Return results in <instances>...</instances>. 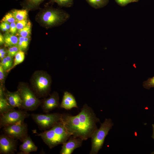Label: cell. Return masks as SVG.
I'll return each instance as SVG.
<instances>
[{"instance_id": "obj_31", "label": "cell", "mask_w": 154, "mask_h": 154, "mask_svg": "<svg viewBox=\"0 0 154 154\" xmlns=\"http://www.w3.org/2000/svg\"><path fill=\"white\" fill-rule=\"evenodd\" d=\"M17 30L16 22L11 23L10 29L9 30L11 33L14 35L17 33Z\"/></svg>"}, {"instance_id": "obj_25", "label": "cell", "mask_w": 154, "mask_h": 154, "mask_svg": "<svg viewBox=\"0 0 154 154\" xmlns=\"http://www.w3.org/2000/svg\"><path fill=\"white\" fill-rule=\"evenodd\" d=\"M1 22H6L11 23L16 22V21L12 12L8 13L2 18Z\"/></svg>"}, {"instance_id": "obj_37", "label": "cell", "mask_w": 154, "mask_h": 154, "mask_svg": "<svg viewBox=\"0 0 154 154\" xmlns=\"http://www.w3.org/2000/svg\"><path fill=\"white\" fill-rule=\"evenodd\" d=\"M152 127L153 129V134L152 136V138L154 139V124H152Z\"/></svg>"}, {"instance_id": "obj_22", "label": "cell", "mask_w": 154, "mask_h": 154, "mask_svg": "<svg viewBox=\"0 0 154 154\" xmlns=\"http://www.w3.org/2000/svg\"><path fill=\"white\" fill-rule=\"evenodd\" d=\"M92 7L98 9L106 5L108 0H86Z\"/></svg>"}, {"instance_id": "obj_14", "label": "cell", "mask_w": 154, "mask_h": 154, "mask_svg": "<svg viewBox=\"0 0 154 154\" xmlns=\"http://www.w3.org/2000/svg\"><path fill=\"white\" fill-rule=\"evenodd\" d=\"M60 107L66 110H70L73 108H78L75 97L72 94L67 91L64 92Z\"/></svg>"}, {"instance_id": "obj_33", "label": "cell", "mask_w": 154, "mask_h": 154, "mask_svg": "<svg viewBox=\"0 0 154 154\" xmlns=\"http://www.w3.org/2000/svg\"><path fill=\"white\" fill-rule=\"evenodd\" d=\"M7 52L4 48H1L0 49V58L1 60L3 58L5 57L6 54Z\"/></svg>"}, {"instance_id": "obj_28", "label": "cell", "mask_w": 154, "mask_h": 154, "mask_svg": "<svg viewBox=\"0 0 154 154\" xmlns=\"http://www.w3.org/2000/svg\"><path fill=\"white\" fill-rule=\"evenodd\" d=\"M44 0H27L26 4L30 7H33L38 6Z\"/></svg>"}, {"instance_id": "obj_1", "label": "cell", "mask_w": 154, "mask_h": 154, "mask_svg": "<svg viewBox=\"0 0 154 154\" xmlns=\"http://www.w3.org/2000/svg\"><path fill=\"white\" fill-rule=\"evenodd\" d=\"M61 121L71 136L84 141L91 137L98 129L97 123L100 120L92 108L85 104L76 115L62 114Z\"/></svg>"}, {"instance_id": "obj_3", "label": "cell", "mask_w": 154, "mask_h": 154, "mask_svg": "<svg viewBox=\"0 0 154 154\" xmlns=\"http://www.w3.org/2000/svg\"><path fill=\"white\" fill-rule=\"evenodd\" d=\"M114 125L110 119L106 118L101 123L100 127L93 133L91 139L90 154H97L102 148L106 137Z\"/></svg>"}, {"instance_id": "obj_30", "label": "cell", "mask_w": 154, "mask_h": 154, "mask_svg": "<svg viewBox=\"0 0 154 154\" xmlns=\"http://www.w3.org/2000/svg\"><path fill=\"white\" fill-rule=\"evenodd\" d=\"M116 2L119 5L122 6H124L128 4L135 2L134 0H115Z\"/></svg>"}, {"instance_id": "obj_6", "label": "cell", "mask_w": 154, "mask_h": 154, "mask_svg": "<svg viewBox=\"0 0 154 154\" xmlns=\"http://www.w3.org/2000/svg\"><path fill=\"white\" fill-rule=\"evenodd\" d=\"M62 114L53 113L46 114H34L31 117L39 127L45 130L51 128L61 120Z\"/></svg>"}, {"instance_id": "obj_29", "label": "cell", "mask_w": 154, "mask_h": 154, "mask_svg": "<svg viewBox=\"0 0 154 154\" xmlns=\"http://www.w3.org/2000/svg\"><path fill=\"white\" fill-rule=\"evenodd\" d=\"M29 21L27 19L16 21V25L18 30L24 28L27 24Z\"/></svg>"}, {"instance_id": "obj_35", "label": "cell", "mask_w": 154, "mask_h": 154, "mask_svg": "<svg viewBox=\"0 0 154 154\" xmlns=\"http://www.w3.org/2000/svg\"><path fill=\"white\" fill-rule=\"evenodd\" d=\"M4 43V36L0 33V44L1 45Z\"/></svg>"}, {"instance_id": "obj_26", "label": "cell", "mask_w": 154, "mask_h": 154, "mask_svg": "<svg viewBox=\"0 0 154 154\" xmlns=\"http://www.w3.org/2000/svg\"><path fill=\"white\" fill-rule=\"evenodd\" d=\"M143 86L145 88L147 89L154 88V76L152 78H149L147 80L144 81Z\"/></svg>"}, {"instance_id": "obj_7", "label": "cell", "mask_w": 154, "mask_h": 154, "mask_svg": "<svg viewBox=\"0 0 154 154\" xmlns=\"http://www.w3.org/2000/svg\"><path fill=\"white\" fill-rule=\"evenodd\" d=\"M0 115L1 128L10 125L23 123L25 119L29 116V114L25 111L13 109Z\"/></svg>"}, {"instance_id": "obj_8", "label": "cell", "mask_w": 154, "mask_h": 154, "mask_svg": "<svg viewBox=\"0 0 154 154\" xmlns=\"http://www.w3.org/2000/svg\"><path fill=\"white\" fill-rule=\"evenodd\" d=\"M69 16V15L66 13L57 9H50L42 14L41 19L46 25L52 26L65 21Z\"/></svg>"}, {"instance_id": "obj_11", "label": "cell", "mask_w": 154, "mask_h": 154, "mask_svg": "<svg viewBox=\"0 0 154 154\" xmlns=\"http://www.w3.org/2000/svg\"><path fill=\"white\" fill-rule=\"evenodd\" d=\"M82 139L72 136L62 144L60 154H71L76 149L81 147L83 141Z\"/></svg>"}, {"instance_id": "obj_19", "label": "cell", "mask_w": 154, "mask_h": 154, "mask_svg": "<svg viewBox=\"0 0 154 154\" xmlns=\"http://www.w3.org/2000/svg\"><path fill=\"white\" fill-rule=\"evenodd\" d=\"M14 109L8 103L5 97H0V114Z\"/></svg>"}, {"instance_id": "obj_5", "label": "cell", "mask_w": 154, "mask_h": 154, "mask_svg": "<svg viewBox=\"0 0 154 154\" xmlns=\"http://www.w3.org/2000/svg\"><path fill=\"white\" fill-rule=\"evenodd\" d=\"M18 91L22 101V108L26 110L33 111L40 105V100L28 87L24 86H21Z\"/></svg>"}, {"instance_id": "obj_38", "label": "cell", "mask_w": 154, "mask_h": 154, "mask_svg": "<svg viewBox=\"0 0 154 154\" xmlns=\"http://www.w3.org/2000/svg\"><path fill=\"white\" fill-rule=\"evenodd\" d=\"M135 1H137V0H134Z\"/></svg>"}, {"instance_id": "obj_27", "label": "cell", "mask_w": 154, "mask_h": 154, "mask_svg": "<svg viewBox=\"0 0 154 154\" xmlns=\"http://www.w3.org/2000/svg\"><path fill=\"white\" fill-rule=\"evenodd\" d=\"M19 50H20L17 46L10 47L7 52L8 55L13 57L15 56Z\"/></svg>"}, {"instance_id": "obj_10", "label": "cell", "mask_w": 154, "mask_h": 154, "mask_svg": "<svg viewBox=\"0 0 154 154\" xmlns=\"http://www.w3.org/2000/svg\"><path fill=\"white\" fill-rule=\"evenodd\" d=\"M16 139L4 134L0 137V153L11 154L16 151Z\"/></svg>"}, {"instance_id": "obj_9", "label": "cell", "mask_w": 154, "mask_h": 154, "mask_svg": "<svg viewBox=\"0 0 154 154\" xmlns=\"http://www.w3.org/2000/svg\"><path fill=\"white\" fill-rule=\"evenodd\" d=\"M2 130L4 134L21 142L28 136L27 126L24 122L4 126Z\"/></svg>"}, {"instance_id": "obj_39", "label": "cell", "mask_w": 154, "mask_h": 154, "mask_svg": "<svg viewBox=\"0 0 154 154\" xmlns=\"http://www.w3.org/2000/svg\"></svg>"}, {"instance_id": "obj_2", "label": "cell", "mask_w": 154, "mask_h": 154, "mask_svg": "<svg viewBox=\"0 0 154 154\" xmlns=\"http://www.w3.org/2000/svg\"><path fill=\"white\" fill-rule=\"evenodd\" d=\"M50 149L66 141L71 136L61 120L51 128L37 134Z\"/></svg>"}, {"instance_id": "obj_16", "label": "cell", "mask_w": 154, "mask_h": 154, "mask_svg": "<svg viewBox=\"0 0 154 154\" xmlns=\"http://www.w3.org/2000/svg\"><path fill=\"white\" fill-rule=\"evenodd\" d=\"M4 46L5 47L17 46L19 38L17 36L7 32L4 34Z\"/></svg>"}, {"instance_id": "obj_32", "label": "cell", "mask_w": 154, "mask_h": 154, "mask_svg": "<svg viewBox=\"0 0 154 154\" xmlns=\"http://www.w3.org/2000/svg\"><path fill=\"white\" fill-rule=\"evenodd\" d=\"M5 71L3 69L2 66L0 65V80L2 82L4 79Z\"/></svg>"}, {"instance_id": "obj_24", "label": "cell", "mask_w": 154, "mask_h": 154, "mask_svg": "<svg viewBox=\"0 0 154 154\" xmlns=\"http://www.w3.org/2000/svg\"><path fill=\"white\" fill-rule=\"evenodd\" d=\"M53 1L60 6L70 7L73 3V0H53Z\"/></svg>"}, {"instance_id": "obj_36", "label": "cell", "mask_w": 154, "mask_h": 154, "mask_svg": "<svg viewBox=\"0 0 154 154\" xmlns=\"http://www.w3.org/2000/svg\"><path fill=\"white\" fill-rule=\"evenodd\" d=\"M0 27L1 29L3 31L8 32L6 28L2 25L0 24Z\"/></svg>"}, {"instance_id": "obj_13", "label": "cell", "mask_w": 154, "mask_h": 154, "mask_svg": "<svg viewBox=\"0 0 154 154\" xmlns=\"http://www.w3.org/2000/svg\"><path fill=\"white\" fill-rule=\"evenodd\" d=\"M5 96L8 103L13 108H22V101L18 90L13 92L7 91L5 92Z\"/></svg>"}, {"instance_id": "obj_20", "label": "cell", "mask_w": 154, "mask_h": 154, "mask_svg": "<svg viewBox=\"0 0 154 154\" xmlns=\"http://www.w3.org/2000/svg\"><path fill=\"white\" fill-rule=\"evenodd\" d=\"M31 23L29 21L27 25L23 28L18 30L16 35L23 37H30Z\"/></svg>"}, {"instance_id": "obj_4", "label": "cell", "mask_w": 154, "mask_h": 154, "mask_svg": "<svg viewBox=\"0 0 154 154\" xmlns=\"http://www.w3.org/2000/svg\"><path fill=\"white\" fill-rule=\"evenodd\" d=\"M51 82L50 76L46 73L39 71L34 74L32 83L35 92L38 96H44L48 94Z\"/></svg>"}, {"instance_id": "obj_17", "label": "cell", "mask_w": 154, "mask_h": 154, "mask_svg": "<svg viewBox=\"0 0 154 154\" xmlns=\"http://www.w3.org/2000/svg\"><path fill=\"white\" fill-rule=\"evenodd\" d=\"M16 21L27 19L28 12L25 9H14L11 11Z\"/></svg>"}, {"instance_id": "obj_34", "label": "cell", "mask_w": 154, "mask_h": 154, "mask_svg": "<svg viewBox=\"0 0 154 154\" xmlns=\"http://www.w3.org/2000/svg\"><path fill=\"white\" fill-rule=\"evenodd\" d=\"M10 23L8 22H1V25L4 27L8 32L10 29Z\"/></svg>"}, {"instance_id": "obj_12", "label": "cell", "mask_w": 154, "mask_h": 154, "mask_svg": "<svg viewBox=\"0 0 154 154\" xmlns=\"http://www.w3.org/2000/svg\"><path fill=\"white\" fill-rule=\"evenodd\" d=\"M59 105V96L58 93L53 92L49 97L44 101L42 105L43 111L48 113L57 107Z\"/></svg>"}, {"instance_id": "obj_23", "label": "cell", "mask_w": 154, "mask_h": 154, "mask_svg": "<svg viewBox=\"0 0 154 154\" xmlns=\"http://www.w3.org/2000/svg\"><path fill=\"white\" fill-rule=\"evenodd\" d=\"M30 37H19L17 46L20 50H26L29 45Z\"/></svg>"}, {"instance_id": "obj_15", "label": "cell", "mask_w": 154, "mask_h": 154, "mask_svg": "<svg viewBox=\"0 0 154 154\" xmlns=\"http://www.w3.org/2000/svg\"><path fill=\"white\" fill-rule=\"evenodd\" d=\"M19 147L21 153L28 154L32 152L36 151L38 148L29 136H28L22 142Z\"/></svg>"}, {"instance_id": "obj_21", "label": "cell", "mask_w": 154, "mask_h": 154, "mask_svg": "<svg viewBox=\"0 0 154 154\" xmlns=\"http://www.w3.org/2000/svg\"><path fill=\"white\" fill-rule=\"evenodd\" d=\"M25 53L23 51L19 50L15 56L12 66L6 72H8L17 65L22 63L25 59Z\"/></svg>"}, {"instance_id": "obj_18", "label": "cell", "mask_w": 154, "mask_h": 154, "mask_svg": "<svg viewBox=\"0 0 154 154\" xmlns=\"http://www.w3.org/2000/svg\"><path fill=\"white\" fill-rule=\"evenodd\" d=\"M13 61V57L7 55L1 60L0 65L6 72L12 67Z\"/></svg>"}]
</instances>
